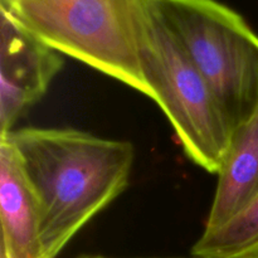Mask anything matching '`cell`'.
I'll use <instances>...</instances> for the list:
<instances>
[{"instance_id": "6da1fadb", "label": "cell", "mask_w": 258, "mask_h": 258, "mask_svg": "<svg viewBox=\"0 0 258 258\" xmlns=\"http://www.w3.org/2000/svg\"><path fill=\"white\" fill-rule=\"evenodd\" d=\"M14 146L37 198L43 258H55L73 237L128 185L135 150L76 128L23 127Z\"/></svg>"}, {"instance_id": "7a4b0ae2", "label": "cell", "mask_w": 258, "mask_h": 258, "mask_svg": "<svg viewBox=\"0 0 258 258\" xmlns=\"http://www.w3.org/2000/svg\"><path fill=\"white\" fill-rule=\"evenodd\" d=\"M0 9L52 49L153 100L140 59L151 0H0Z\"/></svg>"}, {"instance_id": "3957f363", "label": "cell", "mask_w": 258, "mask_h": 258, "mask_svg": "<svg viewBox=\"0 0 258 258\" xmlns=\"http://www.w3.org/2000/svg\"><path fill=\"white\" fill-rule=\"evenodd\" d=\"M234 130L258 106V35L218 0H153Z\"/></svg>"}, {"instance_id": "277c9868", "label": "cell", "mask_w": 258, "mask_h": 258, "mask_svg": "<svg viewBox=\"0 0 258 258\" xmlns=\"http://www.w3.org/2000/svg\"><path fill=\"white\" fill-rule=\"evenodd\" d=\"M143 75L173 126L184 153L208 173L218 174L233 128L211 86L154 7L140 50Z\"/></svg>"}, {"instance_id": "5b68a950", "label": "cell", "mask_w": 258, "mask_h": 258, "mask_svg": "<svg viewBox=\"0 0 258 258\" xmlns=\"http://www.w3.org/2000/svg\"><path fill=\"white\" fill-rule=\"evenodd\" d=\"M60 53L0 9V138L37 103L63 67Z\"/></svg>"}, {"instance_id": "8992f818", "label": "cell", "mask_w": 258, "mask_h": 258, "mask_svg": "<svg viewBox=\"0 0 258 258\" xmlns=\"http://www.w3.org/2000/svg\"><path fill=\"white\" fill-rule=\"evenodd\" d=\"M0 258H43L37 198L7 139H0Z\"/></svg>"}, {"instance_id": "52a82bcc", "label": "cell", "mask_w": 258, "mask_h": 258, "mask_svg": "<svg viewBox=\"0 0 258 258\" xmlns=\"http://www.w3.org/2000/svg\"><path fill=\"white\" fill-rule=\"evenodd\" d=\"M218 183L204 231H213L236 216L258 191V106L234 130L218 171Z\"/></svg>"}, {"instance_id": "ba28073f", "label": "cell", "mask_w": 258, "mask_h": 258, "mask_svg": "<svg viewBox=\"0 0 258 258\" xmlns=\"http://www.w3.org/2000/svg\"><path fill=\"white\" fill-rule=\"evenodd\" d=\"M191 254L206 258H258V191L228 222L204 231Z\"/></svg>"}, {"instance_id": "9c48e42d", "label": "cell", "mask_w": 258, "mask_h": 258, "mask_svg": "<svg viewBox=\"0 0 258 258\" xmlns=\"http://www.w3.org/2000/svg\"><path fill=\"white\" fill-rule=\"evenodd\" d=\"M87 258H111V257H106V256H87ZM153 258H158V257H153ZM168 258H206V257H198V256H193L191 257H168Z\"/></svg>"}, {"instance_id": "30bf717a", "label": "cell", "mask_w": 258, "mask_h": 258, "mask_svg": "<svg viewBox=\"0 0 258 258\" xmlns=\"http://www.w3.org/2000/svg\"><path fill=\"white\" fill-rule=\"evenodd\" d=\"M78 258H87V256H82V257H78Z\"/></svg>"}]
</instances>
